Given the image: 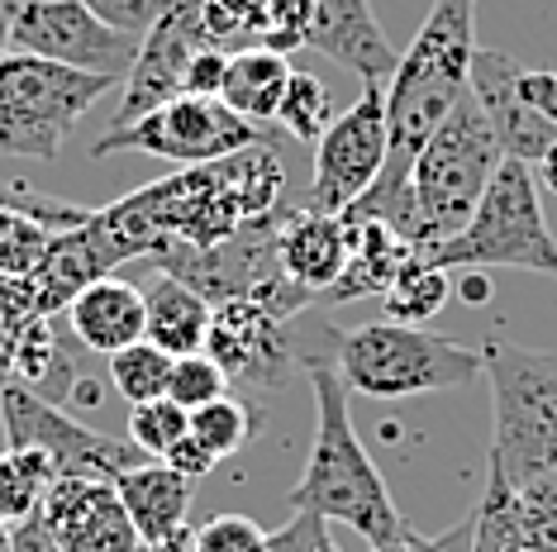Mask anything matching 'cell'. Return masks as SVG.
I'll return each instance as SVG.
<instances>
[{
	"mask_svg": "<svg viewBox=\"0 0 557 552\" xmlns=\"http://www.w3.org/2000/svg\"><path fill=\"white\" fill-rule=\"evenodd\" d=\"M476 0H438L420 24L414 43L400 53L396 77L386 81V167L372 181L352 215H372L396 234H410V172L438 124L467 96L476 34H472ZM348 215V210H344Z\"/></svg>",
	"mask_w": 557,
	"mask_h": 552,
	"instance_id": "obj_1",
	"label": "cell"
},
{
	"mask_svg": "<svg viewBox=\"0 0 557 552\" xmlns=\"http://www.w3.org/2000/svg\"><path fill=\"white\" fill-rule=\"evenodd\" d=\"M300 367H306L314 391V443L286 505L296 514H320V519L348 524L367 543H391V538L405 534V519L386 491L382 472H376V462L367 457L358 429H352L344 376L334 372V362L324 353L300 357Z\"/></svg>",
	"mask_w": 557,
	"mask_h": 552,
	"instance_id": "obj_2",
	"label": "cell"
},
{
	"mask_svg": "<svg viewBox=\"0 0 557 552\" xmlns=\"http://www.w3.org/2000/svg\"><path fill=\"white\" fill-rule=\"evenodd\" d=\"M324 353L344 376L348 396L367 400H405V396H438L472 386L481 376V348L453 343L443 334L414 329V324H358V329H329Z\"/></svg>",
	"mask_w": 557,
	"mask_h": 552,
	"instance_id": "obj_3",
	"label": "cell"
},
{
	"mask_svg": "<svg viewBox=\"0 0 557 552\" xmlns=\"http://www.w3.org/2000/svg\"><path fill=\"white\" fill-rule=\"evenodd\" d=\"M500 143L491 134L486 115H481L472 86L453 105V115L438 124V134L424 143V153L414 158L410 172V243L414 253L434 243H448L467 219L476 215L486 186L500 172Z\"/></svg>",
	"mask_w": 557,
	"mask_h": 552,
	"instance_id": "obj_4",
	"label": "cell"
},
{
	"mask_svg": "<svg viewBox=\"0 0 557 552\" xmlns=\"http://www.w3.org/2000/svg\"><path fill=\"white\" fill-rule=\"evenodd\" d=\"M481 376L491 381V467L524 486L557 472V353L505 338L481 343Z\"/></svg>",
	"mask_w": 557,
	"mask_h": 552,
	"instance_id": "obj_5",
	"label": "cell"
},
{
	"mask_svg": "<svg viewBox=\"0 0 557 552\" xmlns=\"http://www.w3.org/2000/svg\"><path fill=\"white\" fill-rule=\"evenodd\" d=\"M443 272H491V267H519L557 276V238L543 219L539 181L529 162L505 158L496 181L486 186L476 215L462 224L448 243H434L420 253Z\"/></svg>",
	"mask_w": 557,
	"mask_h": 552,
	"instance_id": "obj_6",
	"label": "cell"
},
{
	"mask_svg": "<svg viewBox=\"0 0 557 552\" xmlns=\"http://www.w3.org/2000/svg\"><path fill=\"white\" fill-rule=\"evenodd\" d=\"M110 86L120 81L34 53H5L0 58V153L53 162L67 134Z\"/></svg>",
	"mask_w": 557,
	"mask_h": 552,
	"instance_id": "obj_7",
	"label": "cell"
},
{
	"mask_svg": "<svg viewBox=\"0 0 557 552\" xmlns=\"http://www.w3.org/2000/svg\"><path fill=\"white\" fill-rule=\"evenodd\" d=\"M268 134V124H248L234 115L224 100L210 96H176L153 115L124 124V129H106L91 143V158H115V153H148L176 167H200V162H220L248 148L252 138Z\"/></svg>",
	"mask_w": 557,
	"mask_h": 552,
	"instance_id": "obj_8",
	"label": "cell"
},
{
	"mask_svg": "<svg viewBox=\"0 0 557 552\" xmlns=\"http://www.w3.org/2000/svg\"><path fill=\"white\" fill-rule=\"evenodd\" d=\"M0 438H5V448H39V453H48L58 476H100V481H115L120 472L148 462V453H138L129 438L86 429L62 405L34 396L20 381H10L0 391Z\"/></svg>",
	"mask_w": 557,
	"mask_h": 552,
	"instance_id": "obj_9",
	"label": "cell"
},
{
	"mask_svg": "<svg viewBox=\"0 0 557 552\" xmlns=\"http://www.w3.org/2000/svg\"><path fill=\"white\" fill-rule=\"evenodd\" d=\"M282 210H272L268 219L244 224L234 238L214 248H191V243H162L153 258V267L162 276H176L186 281L196 296H206L210 305H224V300H248L262 296L272 281H282V258H276V229H282Z\"/></svg>",
	"mask_w": 557,
	"mask_h": 552,
	"instance_id": "obj_10",
	"label": "cell"
},
{
	"mask_svg": "<svg viewBox=\"0 0 557 552\" xmlns=\"http://www.w3.org/2000/svg\"><path fill=\"white\" fill-rule=\"evenodd\" d=\"M134 34L110 29L106 20H96L82 0H24L15 24H10V53H34L48 62L77 72H96V77L124 81L138 58Z\"/></svg>",
	"mask_w": 557,
	"mask_h": 552,
	"instance_id": "obj_11",
	"label": "cell"
},
{
	"mask_svg": "<svg viewBox=\"0 0 557 552\" xmlns=\"http://www.w3.org/2000/svg\"><path fill=\"white\" fill-rule=\"evenodd\" d=\"M386 167V86H367L314 143V172L306 205L344 215L372 191Z\"/></svg>",
	"mask_w": 557,
	"mask_h": 552,
	"instance_id": "obj_12",
	"label": "cell"
},
{
	"mask_svg": "<svg viewBox=\"0 0 557 552\" xmlns=\"http://www.w3.org/2000/svg\"><path fill=\"white\" fill-rule=\"evenodd\" d=\"M206 353L220 362L230 386H244V391H282L300 362L296 343H290V319L268 310L262 300L214 305Z\"/></svg>",
	"mask_w": 557,
	"mask_h": 552,
	"instance_id": "obj_13",
	"label": "cell"
},
{
	"mask_svg": "<svg viewBox=\"0 0 557 552\" xmlns=\"http://www.w3.org/2000/svg\"><path fill=\"white\" fill-rule=\"evenodd\" d=\"M200 48H210V34L200 24L196 0H172V10L138 43L129 77L120 81L124 91H120V110L110 120V129H124V124L162 110L168 100L186 96V67H191V58Z\"/></svg>",
	"mask_w": 557,
	"mask_h": 552,
	"instance_id": "obj_14",
	"label": "cell"
},
{
	"mask_svg": "<svg viewBox=\"0 0 557 552\" xmlns=\"http://www.w3.org/2000/svg\"><path fill=\"white\" fill-rule=\"evenodd\" d=\"M39 519L62 552H144L115 481L100 476H58L39 505Z\"/></svg>",
	"mask_w": 557,
	"mask_h": 552,
	"instance_id": "obj_15",
	"label": "cell"
},
{
	"mask_svg": "<svg viewBox=\"0 0 557 552\" xmlns=\"http://www.w3.org/2000/svg\"><path fill=\"white\" fill-rule=\"evenodd\" d=\"M515 77H519V67H515L510 53H500V48H476L472 53L467 86H472V96L491 124V134H496L500 153L539 167L543 153L557 143V124H548L524 96H519Z\"/></svg>",
	"mask_w": 557,
	"mask_h": 552,
	"instance_id": "obj_16",
	"label": "cell"
},
{
	"mask_svg": "<svg viewBox=\"0 0 557 552\" xmlns=\"http://www.w3.org/2000/svg\"><path fill=\"white\" fill-rule=\"evenodd\" d=\"M306 48L344 62L367 86H386L400 62V48L386 39L372 0H320V15L310 24Z\"/></svg>",
	"mask_w": 557,
	"mask_h": 552,
	"instance_id": "obj_17",
	"label": "cell"
},
{
	"mask_svg": "<svg viewBox=\"0 0 557 552\" xmlns=\"http://www.w3.org/2000/svg\"><path fill=\"white\" fill-rule=\"evenodd\" d=\"M120 267V253H115V243H110L106 234H100V224H96V210H91V219L77 224V229H62L48 238V253L44 262L29 272V281H34V310L39 315H62V310L77 300L86 286L100 281V276H110Z\"/></svg>",
	"mask_w": 557,
	"mask_h": 552,
	"instance_id": "obj_18",
	"label": "cell"
},
{
	"mask_svg": "<svg viewBox=\"0 0 557 552\" xmlns=\"http://www.w3.org/2000/svg\"><path fill=\"white\" fill-rule=\"evenodd\" d=\"M276 258H282V272L296 286L324 296L329 286L344 276L348 219L344 215H324V210H310V205L286 210L282 229H276Z\"/></svg>",
	"mask_w": 557,
	"mask_h": 552,
	"instance_id": "obj_19",
	"label": "cell"
},
{
	"mask_svg": "<svg viewBox=\"0 0 557 552\" xmlns=\"http://www.w3.org/2000/svg\"><path fill=\"white\" fill-rule=\"evenodd\" d=\"M348 262L344 276L320 296L324 305H348L362 296H386L396 286V276L414 262V243L405 234H396L391 224L372 215H352L348 210Z\"/></svg>",
	"mask_w": 557,
	"mask_h": 552,
	"instance_id": "obj_20",
	"label": "cell"
},
{
	"mask_svg": "<svg viewBox=\"0 0 557 552\" xmlns=\"http://www.w3.org/2000/svg\"><path fill=\"white\" fill-rule=\"evenodd\" d=\"M62 315H67L77 343H86L91 353H106V357L138 343L144 329H148L144 291L129 286L124 276H100V281H91L67 310H62Z\"/></svg>",
	"mask_w": 557,
	"mask_h": 552,
	"instance_id": "obj_21",
	"label": "cell"
},
{
	"mask_svg": "<svg viewBox=\"0 0 557 552\" xmlns=\"http://www.w3.org/2000/svg\"><path fill=\"white\" fill-rule=\"evenodd\" d=\"M115 491L124 500V510H129L134 529L144 543H153V538L172 534L186 524V510H191V476H182L168 462L148 457L144 467H129L115 476Z\"/></svg>",
	"mask_w": 557,
	"mask_h": 552,
	"instance_id": "obj_22",
	"label": "cell"
},
{
	"mask_svg": "<svg viewBox=\"0 0 557 552\" xmlns=\"http://www.w3.org/2000/svg\"><path fill=\"white\" fill-rule=\"evenodd\" d=\"M144 310H148L144 338L153 348H162V353H172V357L206 353V334H210L214 305L206 296H196L186 281H176V276H158V281L144 291Z\"/></svg>",
	"mask_w": 557,
	"mask_h": 552,
	"instance_id": "obj_23",
	"label": "cell"
},
{
	"mask_svg": "<svg viewBox=\"0 0 557 552\" xmlns=\"http://www.w3.org/2000/svg\"><path fill=\"white\" fill-rule=\"evenodd\" d=\"M10 334H15V381L29 386L34 396L53 400V405L72 400L82 372H77V362H72L67 343H62L58 319L53 315H29V319H20Z\"/></svg>",
	"mask_w": 557,
	"mask_h": 552,
	"instance_id": "obj_24",
	"label": "cell"
},
{
	"mask_svg": "<svg viewBox=\"0 0 557 552\" xmlns=\"http://www.w3.org/2000/svg\"><path fill=\"white\" fill-rule=\"evenodd\" d=\"M286 81H290V58L252 43V48L230 53V72H224L220 100L234 110V115H244L248 124H276Z\"/></svg>",
	"mask_w": 557,
	"mask_h": 552,
	"instance_id": "obj_25",
	"label": "cell"
},
{
	"mask_svg": "<svg viewBox=\"0 0 557 552\" xmlns=\"http://www.w3.org/2000/svg\"><path fill=\"white\" fill-rule=\"evenodd\" d=\"M58 481L53 457L39 448H0V524H24L34 519Z\"/></svg>",
	"mask_w": 557,
	"mask_h": 552,
	"instance_id": "obj_26",
	"label": "cell"
},
{
	"mask_svg": "<svg viewBox=\"0 0 557 552\" xmlns=\"http://www.w3.org/2000/svg\"><path fill=\"white\" fill-rule=\"evenodd\" d=\"M448 296H453V272H443V267H434V262H424L420 253H414V262L382 296V310H386L391 324H414V329H424L434 315H443Z\"/></svg>",
	"mask_w": 557,
	"mask_h": 552,
	"instance_id": "obj_27",
	"label": "cell"
},
{
	"mask_svg": "<svg viewBox=\"0 0 557 552\" xmlns=\"http://www.w3.org/2000/svg\"><path fill=\"white\" fill-rule=\"evenodd\" d=\"M110 381H115V391L129 400V405L162 400L172 386V353H162L148 338H138V343L110 353Z\"/></svg>",
	"mask_w": 557,
	"mask_h": 552,
	"instance_id": "obj_28",
	"label": "cell"
},
{
	"mask_svg": "<svg viewBox=\"0 0 557 552\" xmlns=\"http://www.w3.org/2000/svg\"><path fill=\"white\" fill-rule=\"evenodd\" d=\"M191 434L224 462V457H234L248 438L262 434V414L248 410L244 400H234V396H220V400H210V405L191 410Z\"/></svg>",
	"mask_w": 557,
	"mask_h": 552,
	"instance_id": "obj_29",
	"label": "cell"
},
{
	"mask_svg": "<svg viewBox=\"0 0 557 552\" xmlns=\"http://www.w3.org/2000/svg\"><path fill=\"white\" fill-rule=\"evenodd\" d=\"M334 124V105H329V86L310 72H290L282 110H276V129L290 134L296 143H320L324 129Z\"/></svg>",
	"mask_w": 557,
	"mask_h": 552,
	"instance_id": "obj_30",
	"label": "cell"
},
{
	"mask_svg": "<svg viewBox=\"0 0 557 552\" xmlns=\"http://www.w3.org/2000/svg\"><path fill=\"white\" fill-rule=\"evenodd\" d=\"M210 43L224 53L252 48L268 34V0H196Z\"/></svg>",
	"mask_w": 557,
	"mask_h": 552,
	"instance_id": "obj_31",
	"label": "cell"
},
{
	"mask_svg": "<svg viewBox=\"0 0 557 552\" xmlns=\"http://www.w3.org/2000/svg\"><path fill=\"white\" fill-rule=\"evenodd\" d=\"M515 510H519L524 548L529 552H557V472L515 486Z\"/></svg>",
	"mask_w": 557,
	"mask_h": 552,
	"instance_id": "obj_32",
	"label": "cell"
},
{
	"mask_svg": "<svg viewBox=\"0 0 557 552\" xmlns=\"http://www.w3.org/2000/svg\"><path fill=\"white\" fill-rule=\"evenodd\" d=\"M124 429H129V443L138 448V453L162 457L176 438L191 434V410H182L176 400L162 396V400H148V405H134Z\"/></svg>",
	"mask_w": 557,
	"mask_h": 552,
	"instance_id": "obj_33",
	"label": "cell"
},
{
	"mask_svg": "<svg viewBox=\"0 0 557 552\" xmlns=\"http://www.w3.org/2000/svg\"><path fill=\"white\" fill-rule=\"evenodd\" d=\"M48 234L34 215L0 205V272L5 276H29L48 253Z\"/></svg>",
	"mask_w": 557,
	"mask_h": 552,
	"instance_id": "obj_34",
	"label": "cell"
},
{
	"mask_svg": "<svg viewBox=\"0 0 557 552\" xmlns=\"http://www.w3.org/2000/svg\"><path fill=\"white\" fill-rule=\"evenodd\" d=\"M230 391V376L220 372V362L210 353H186V357H172V386H168V400H176L182 410H200L210 400H220Z\"/></svg>",
	"mask_w": 557,
	"mask_h": 552,
	"instance_id": "obj_35",
	"label": "cell"
},
{
	"mask_svg": "<svg viewBox=\"0 0 557 552\" xmlns=\"http://www.w3.org/2000/svg\"><path fill=\"white\" fill-rule=\"evenodd\" d=\"M272 534L248 514H214L196 529V552H268Z\"/></svg>",
	"mask_w": 557,
	"mask_h": 552,
	"instance_id": "obj_36",
	"label": "cell"
},
{
	"mask_svg": "<svg viewBox=\"0 0 557 552\" xmlns=\"http://www.w3.org/2000/svg\"><path fill=\"white\" fill-rule=\"evenodd\" d=\"M314 15H320V0H268V34L258 43L272 53H296L310 39Z\"/></svg>",
	"mask_w": 557,
	"mask_h": 552,
	"instance_id": "obj_37",
	"label": "cell"
},
{
	"mask_svg": "<svg viewBox=\"0 0 557 552\" xmlns=\"http://www.w3.org/2000/svg\"><path fill=\"white\" fill-rule=\"evenodd\" d=\"M96 20H106L110 29H124L134 39H144L153 24L172 10V0H82Z\"/></svg>",
	"mask_w": 557,
	"mask_h": 552,
	"instance_id": "obj_38",
	"label": "cell"
},
{
	"mask_svg": "<svg viewBox=\"0 0 557 552\" xmlns=\"http://www.w3.org/2000/svg\"><path fill=\"white\" fill-rule=\"evenodd\" d=\"M268 552H338V548L329 543V519H320V514H290L286 529L272 534Z\"/></svg>",
	"mask_w": 557,
	"mask_h": 552,
	"instance_id": "obj_39",
	"label": "cell"
},
{
	"mask_svg": "<svg viewBox=\"0 0 557 552\" xmlns=\"http://www.w3.org/2000/svg\"><path fill=\"white\" fill-rule=\"evenodd\" d=\"M224 72H230V53L224 48H200V53L191 58V67H186V96H210L220 100L224 91Z\"/></svg>",
	"mask_w": 557,
	"mask_h": 552,
	"instance_id": "obj_40",
	"label": "cell"
},
{
	"mask_svg": "<svg viewBox=\"0 0 557 552\" xmlns=\"http://www.w3.org/2000/svg\"><path fill=\"white\" fill-rule=\"evenodd\" d=\"M29 315H39V310H34V281L29 276L0 272V329H15V324Z\"/></svg>",
	"mask_w": 557,
	"mask_h": 552,
	"instance_id": "obj_41",
	"label": "cell"
},
{
	"mask_svg": "<svg viewBox=\"0 0 557 552\" xmlns=\"http://www.w3.org/2000/svg\"><path fill=\"white\" fill-rule=\"evenodd\" d=\"M158 462H168V467H176L182 476H191V481H196V476H210V472H214V462H220V457H214L196 434H186V438H176V443H172Z\"/></svg>",
	"mask_w": 557,
	"mask_h": 552,
	"instance_id": "obj_42",
	"label": "cell"
},
{
	"mask_svg": "<svg viewBox=\"0 0 557 552\" xmlns=\"http://www.w3.org/2000/svg\"><path fill=\"white\" fill-rule=\"evenodd\" d=\"M515 86H519V96H524L543 120L557 124V72H539V67H534V72H524V67H519Z\"/></svg>",
	"mask_w": 557,
	"mask_h": 552,
	"instance_id": "obj_43",
	"label": "cell"
},
{
	"mask_svg": "<svg viewBox=\"0 0 557 552\" xmlns=\"http://www.w3.org/2000/svg\"><path fill=\"white\" fill-rule=\"evenodd\" d=\"M15 552H62V548H58V538L48 534V524L34 514V519L15 524Z\"/></svg>",
	"mask_w": 557,
	"mask_h": 552,
	"instance_id": "obj_44",
	"label": "cell"
},
{
	"mask_svg": "<svg viewBox=\"0 0 557 552\" xmlns=\"http://www.w3.org/2000/svg\"><path fill=\"white\" fill-rule=\"evenodd\" d=\"M467 534H472V524H462V529H458V534H448V538H424V534H414L410 524H405V538H410V548H414V552H458V543H462Z\"/></svg>",
	"mask_w": 557,
	"mask_h": 552,
	"instance_id": "obj_45",
	"label": "cell"
},
{
	"mask_svg": "<svg viewBox=\"0 0 557 552\" xmlns=\"http://www.w3.org/2000/svg\"><path fill=\"white\" fill-rule=\"evenodd\" d=\"M144 552H196V529L191 524H182V529L153 538V543H144Z\"/></svg>",
	"mask_w": 557,
	"mask_h": 552,
	"instance_id": "obj_46",
	"label": "cell"
},
{
	"mask_svg": "<svg viewBox=\"0 0 557 552\" xmlns=\"http://www.w3.org/2000/svg\"><path fill=\"white\" fill-rule=\"evenodd\" d=\"M458 296L467 300V305H486V300H491V276L486 272H462Z\"/></svg>",
	"mask_w": 557,
	"mask_h": 552,
	"instance_id": "obj_47",
	"label": "cell"
},
{
	"mask_svg": "<svg viewBox=\"0 0 557 552\" xmlns=\"http://www.w3.org/2000/svg\"><path fill=\"white\" fill-rule=\"evenodd\" d=\"M15 381V334L0 329V391Z\"/></svg>",
	"mask_w": 557,
	"mask_h": 552,
	"instance_id": "obj_48",
	"label": "cell"
},
{
	"mask_svg": "<svg viewBox=\"0 0 557 552\" xmlns=\"http://www.w3.org/2000/svg\"><path fill=\"white\" fill-rule=\"evenodd\" d=\"M20 5H24V0H0V58L10 53V24H15Z\"/></svg>",
	"mask_w": 557,
	"mask_h": 552,
	"instance_id": "obj_49",
	"label": "cell"
},
{
	"mask_svg": "<svg viewBox=\"0 0 557 552\" xmlns=\"http://www.w3.org/2000/svg\"><path fill=\"white\" fill-rule=\"evenodd\" d=\"M539 181L548 186V191L557 196V143L548 148V153H543V162H539Z\"/></svg>",
	"mask_w": 557,
	"mask_h": 552,
	"instance_id": "obj_50",
	"label": "cell"
},
{
	"mask_svg": "<svg viewBox=\"0 0 557 552\" xmlns=\"http://www.w3.org/2000/svg\"><path fill=\"white\" fill-rule=\"evenodd\" d=\"M367 552H414V548H410V538L400 534V538H391V543H372Z\"/></svg>",
	"mask_w": 557,
	"mask_h": 552,
	"instance_id": "obj_51",
	"label": "cell"
},
{
	"mask_svg": "<svg viewBox=\"0 0 557 552\" xmlns=\"http://www.w3.org/2000/svg\"><path fill=\"white\" fill-rule=\"evenodd\" d=\"M0 552H15V524H0Z\"/></svg>",
	"mask_w": 557,
	"mask_h": 552,
	"instance_id": "obj_52",
	"label": "cell"
}]
</instances>
